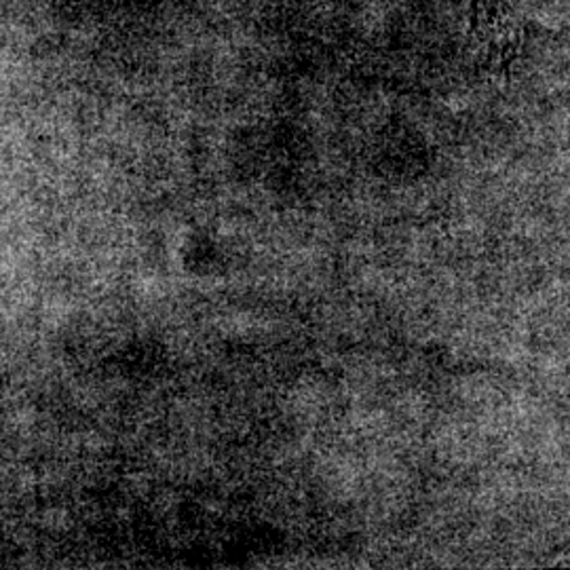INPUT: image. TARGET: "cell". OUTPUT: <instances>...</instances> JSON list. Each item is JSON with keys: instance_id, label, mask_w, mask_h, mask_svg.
Returning <instances> with one entry per match:
<instances>
[{"instance_id": "obj_1", "label": "cell", "mask_w": 570, "mask_h": 570, "mask_svg": "<svg viewBox=\"0 0 570 570\" xmlns=\"http://www.w3.org/2000/svg\"><path fill=\"white\" fill-rule=\"evenodd\" d=\"M473 35L492 60L508 66L520 51L522 28L510 0H471Z\"/></svg>"}]
</instances>
